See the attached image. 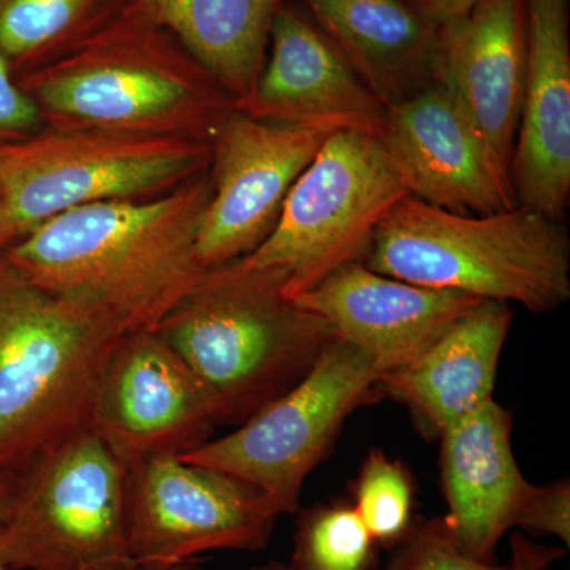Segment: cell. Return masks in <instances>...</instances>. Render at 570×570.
Listing matches in <instances>:
<instances>
[{
  "instance_id": "obj_2",
  "label": "cell",
  "mask_w": 570,
  "mask_h": 570,
  "mask_svg": "<svg viewBox=\"0 0 570 570\" xmlns=\"http://www.w3.org/2000/svg\"><path fill=\"white\" fill-rule=\"evenodd\" d=\"M45 126L212 142L234 99L171 33L119 3L75 47L18 78Z\"/></svg>"
},
{
  "instance_id": "obj_17",
  "label": "cell",
  "mask_w": 570,
  "mask_h": 570,
  "mask_svg": "<svg viewBox=\"0 0 570 570\" xmlns=\"http://www.w3.org/2000/svg\"><path fill=\"white\" fill-rule=\"evenodd\" d=\"M570 0H528V63L512 176L517 205L561 220L570 198Z\"/></svg>"
},
{
  "instance_id": "obj_12",
  "label": "cell",
  "mask_w": 570,
  "mask_h": 570,
  "mask_svg": "<svg viewBox=\"0 0 570 570\" xmlns=\"http://www.w3.org/2000/svg\"><path fill=\"white\" fill-rule=\"evenodd\" d=\"M332 134L227 112L212 138V197L195 245L205 269L239 261L268 238L292 186Z\"/></svg>"
},
{
  "instance_id": "obj_30",
  "label": "cell",
  "mask_w": 570,
  "mask_h": 570,
  "mask_svg": "<svg viewBox=\"0 0 570 570\" xmlns=\"http://www.w3.org/2000/svg\"><path fill=\"white\" fill-rule=\"evenodd\" d=\"M14 483H17V475H0V520L6 517L7 510H9Z\"/></svg>"
},
{
  "instance_id": "obj_8",
  "label": "cell",
  "mask_w": 570,
  "mask_h": 570,
  "mask_svg": "<svg viewBox=\"0 0 570 570\" xmlns=\"http://www.w3.org/2000/svg\"><path fill=\"white\" fill-rule=\"evenodd\" d=\"M126 468L91 430L17 474L0 520L10 570H135L126 530Z\"/></svg>"
},
{
  "instance_id": "obj_21",
  "label": "cell",
  "mask_w": 570,
  "mask_h": 570,
  "mask_svg": "<svg viewBox=\"0 0 570 570\" xmlns=\"http://www.w3.org/2000/svg\"><path fill=\"white\" fill-rule=\"evenodd\" d=\"M165 29L219 82L245 100L265 66L273 21L284 0H121Z\"/></svg>"
},
{
  "instance_id": "obj_4",
  "label": "cell",
  "mask_w": 570,
  "mask_h": 570,
  "mask_svg": "<svg viewBox=\"0 0 570 570\" xmlns=\"http://www.w3.org/2000/svg\"><path fill=\"white\" fill-rule=\"evenodd\" d=\"M154 330L209 390L223 426L294 389L336 337L285 294L279 272L238 261L208 269Z\"/></svg>"
},
{
  "instance_id": "obj_34",
  "label": "cell",
  "mask_w": 570,
  "mask_h": 570,
  "mask_svg": "<svg viewBox=\"0 0 570 570\" xmlns=\"http://www.w3.org/2000/svg\"><path fill=\"white\" fill-rule=\"evenodd\" d=\"M0 570H10V569H7L6 566L0 564Z\"/></svg>"
},
{
  "instance_id": "obj_5",
  "label": "cell",
  "mask_w": 570,
  "mask_h": 570,
  "mask_svg": "<svg viewBox=\"0 0 570 570\" xmlns=\"http://www.w3.org/2000/svg\"><path fill=\"white\" fill-rule=\"evenodd\" d=\"M363 264L403 283L531 313H550L570 298L568 232L523 206L475 216L404 198L377 225Z\"/></svg>"
},
{
  "instance_id": "obj_32",
  "label": "cell",
  "mask_w": 570,
  "mask_h": 570,
  "mask_svg": "<svg viewBox=\"0 0 570 570\" xmlns=\"http://www.w3.org/2000/svg\"><path fill=\"white\" fill-rule=\"evenodd\" d=\"M135 570H205V569L198 568L197 564H194V562L190 561V562H184V564L175 566V568H168V569L137 568Z\"/></svg>"
},
{
  "instance_id": "obj_27",
  "label": "cell",
  "mask_w": 570,
  "mask_h": 570,
  "mask_svg": "<svg viewBox=\"0 0 570 570\" xmlns=\"http://www.w3.org/2000/svg\"><path fill=\"white\" fill-rule=\"evenodd\" d=\"M11 66L0 55V141L21 140L45 126L39 108L11 73Z\"/></svg>"
},
{
  "instance_id": "obj_13",
  "label": "cell",
  "mask_w": 570,
  "mask_h": 570,
  "mask_svg": "<svg viewBox=\"0 0 570 570\" xmlns=\"http://www.w3.org/2000/svg\"><path fill=\"white\" fill-rule=\"evenodd\" d=\"M527 63L528 0H478L463 17L439 26L433 82L459 104L512 190Z\"/></svg>"
},
{
  "instance_id": "obj_14",
  "label": "cell",
  "mask_w": 570,
  "mask_h": 570,
  "mask_svg": "<svg viewBox=\"0 0 570 570\" xmlns=\"http://www.w3.org/2000/svg\"><path fill=\"white\" fill-rule=\"evenodd\" d=\"M268 45V62L236 110L258 121L384 140L389 108L307 14L284 2Z\"/></svg>"
},
{
  "instance_id": "obj_10",
  "label": "cell",
  "mask_w": 570,
  "mask_h": 570,
  "mask_svg": "<svg viewBox=\"0 0 570 570\" xmlns=\"http://www.w3.org/2000/svg\"><path fill=\"white\" fill-rule=\"evenodd\" d=\"M279 515L258 487L181 456L127 471V542L137 568H175L214 550H264Z\"/></svg>"
},
{
  "instance_id": "obj_23",
  "label": "cell",
  "mask_w": 570,
  "mask_h": 570,
  "mask_svg": "<svg viewBox=\"0 0 570 570\" xmlns=\"http://www.w3.org/2000/svg\"><path fill=\"white\" fill-rule=\"evenodd\" d=\"M376 547L352 502L317 504L299 513L291 566L295 570H371Z\"/></svg>"
},
{
  "instance_id": "obj_19",
  "label": "cell",
  "mask_w": 570,
  "mask_h": 570,
  "mask_svg": "<svg viewBox=\"0 0 570 570\" xmlns=\"http://www.w3.org/2000/svg\"><path fill=\"white\" fill-rule=\"evenodd\" d=\"M512 322L508 303L482 299L415 362L382 376V395L406 406L423 436H441L445 428L493 397Z\"/></svg>"
},
{
  "instance_id": "obj_7",
  "label": "cell",
  "mask_w": 570,
  "mask_h": 570,
  "mask_svg": "<svg viewBox=\"0 0 570 570\" xmlns=\"http://www.w3.org/2000/svg\"><path fill=\"white\" fill-rule=\"evenodd\" d=\"M407 197L384 142L332 134L292 186L272 234L238 262L279 272L287 296L305 294L341 266L363 262L377 225Z\"/></svg>"
},
{
  "instance_id": "obj_28",
  "label": "cell",
  "mask_w": 570,
  "mask_h": 570,
  "mask_svg": "<svg viewBox=\"0 0 570 570\" xmlns=\"http://www.w3.org/2000/svg\"><path fill=\"white\" fill-rule=\"evenodd\" d=\"M509 543L512 550V570H547L566 554L564 549L539 546L520 532H513Z\"/></svg>"
},
{
  "instance_id": "obj_20",
  "label": "cell",
  "mask_w": 570,
  "mask_h": 570,
  "mask_svg": "<svg viewBox=\"0 0 570 570\" xmlns=\"http://www.w3.org/2000/svg\"><path fill=\"white\" fill-rule=\"evenodd\" d=\"M307 17L385 107L433 82L439 26L409 0H302Z\"/></svg>"
},
{
  "instance_id": "obj_33",
  "label": "cell",
  "mask_w": 570,
  "mask_h": 570,
  "mask_svg": "<svg viewBox=\"0 0 570 570\" xmlns=\"http://www.w3.org/2000/svg\"><path fill=\"white\" fill-rule=\"evenodd\" d=\"M0 249H3V238H2V209H0Z\"/></svg>"
},
{
  "instance_id": "obj_18",
  "label": "cell",
  "mask_w": 570,
  "mask_h": 570,
  "mask_svg": "<svg viewBox=\"0 0 570 570\" xmlns=\"http://www.w3.org/2000/svg\"><path fill=\"white\" fill-rule=\"evenodd\" d=\"M512 425V411L491 397L439 436L442 521L455 546L479 561L494 562L499 540L517 528L534 487L513 455Z\"/></svg>"
},
{
  "instance_id": "obj_9",
  "label": "cell",
  "mask_w": 570,
  "mask_h": 570,
  "mask_svg": "<svg viewBox=\"0 0 570 570\" xmlns=\"http://www.w3.org/2000/svg\"><path fill=\"white\" fill-rule=\"evenodd\" d=\"M382 376L365 352L336 336L294 389L181 459L247 480L281 515L298 512L307 475L328 455L348 415L384 396Z\"/></svg>"
},
{
  "instance_id": "obj_24",
  "label": "cell",
  "mask_w": 570,
  "mask_h": 570,
  "mask_svg": "<svg viewBox=\"0 0 570 570\" xmlns=\"http://www.w3.org/2000/svg\"><path fill=\"white\" fill-rule=\"evenodd\" d=\"M352 504L377 546H397L414 524L415 483L400 460L371 449L352 489Z\"/></svg>"
},
{
  "instance_id": "obj_22",
  "label": "cell",
  "mask_w": 570,
  "mask_h": 570,
  "mask_svg": "<svg viewBox=\"0 0 570 570\" xmlns=\"http://www.w3.org/2000/svg\"><path fill=\"white\" fill-rule=\"evenodd\" d=\"M121 0H0V55L11 69L43 66L89 36Z\"/></svg>"
},
{
  "instance_id": "obj_25",
  "label": "cell",
  "mask_w": 570,
  "mask_h": 570,
  "mask_svg": "<svg viewBox=\"0 0 570 570\" xmlns=\"http://www.w3.org/2000/svg\"><path fill=\"white\" fill-rule=\"evenodd\" d=\"M397 546L384 570H512L468 557L450 538L442 519L417 521Z\"/></svg>"
},
{
  "instance_id": "obj_6",
  "label": "cell",
  "mask_w": 570,
  "mask_h": 570,
  "mask_svg": "<svg viewBox=\"0 0 570 570\" xmlns=\"http://www.w3.org/2000/svg\"><path fill=\"white\" fill-rule=\"evenodd\" d=\"M209 160V141L75 127L0 141L3 249L69 209L171 193Z\"/></svg>"
},
{
  "instance_id": "obj_16",
  "label": "cell",
  "mask_w": 570,
  "mask_h": 570,
  "mask_svg": "<svg viewBox=\"0 0 570 570\" xmlns=\"http://www.w3.org/2000/svg\"><path fill=\"white\" fill-rule=\"evenodd\" d=\"M325 318L340 340L365 352L382 374L411 365L482 299L379 275L351 262L316 287L291 296Z\"/></svg>"
},
{
  "instance_id": "obj_3",
  "label": "cell",
  "mask_w": 570,
  "mask_h": 570,
  "mask_svg": "<svg viewBox=\"0 0 570 570\" xmlns=\"http://www.w3.org/2000/svg\"><path fill=\"white\" fill-rule=\"evenodd\" d=\"M126 328L97 303L32 283L0 249V475H17L91 426Z\"/></svg>"
},
{
  "instance_id": "obj_1",
  "label": "cell",
  "mask_w": 570,
  "mask_h": 570,
  "mask_svg": "<svg viewBox=\"0 0 570 570\" xmlns=\"http://www.w3.org/2000/svg\"><path fill=\"white\" fill-rule=\"evenodd\" d=\"M208 171L149 200L102 202L51 217L2 249L32 283L102 306L127 332L154 330L197 285Z\"/></svg>"
},
{
  "instance_id": "obj_15",
  "label": "cell",
  "mask_w": 570,
  "mask_h": 570,
  "mask_svg": "<svg viewBox=\"0 0 570 570\" xmlns=\"http://www.w3.org/2000/svg\"><path fill=\"white\" fill-rule=\"evenodd\" d=\"M382 142L403 171L411 197L423 204L475 216L519 206L474 127L438 82L389 107Z\"/></svg>"
},
{
  "instance_id": "obj_31",
  "label": "cell",
  "mask_w": 570,
  "mask_h": 570,
  "mask_svg": "<svg viewBox=\"0 0 570 570\" xmlns=\"http://www.w3.org/2000/svg\"><path fill=\"white\" fill-rule=\"evenodd\" d=\"M250 570H295L291 564H284L281 561H269L264 566H258V568H254Z\"/></svg>"
},
{
  "instance_id": "obj_11",
  "label": "cell",
  "mask_w": 570,
  "mask_h": 570,
  "mask_svg": "<svg viewBox=\"0 0 570 570\" xmlns=\"http://www.w3.org/2000/svg\"><path fill=\"white\" fill-rule=\"evenodd\" d=\"M220 411L156 330L126 333L105 366L89 430L126 471L212 441Z\"/></svg>"
},
{
  "instance_id": "obj_29",
  "label": "cell",
  "mask_w": 570,
  "mask_h": 570,
  "mask_svg": "<svg viewBox=\"0 0 570 570\" xmlns=\"http://www.w3.org/2000/svg\"><path fill=\"white\" fill-rule=\"evenodd\" d=\"M409 2L420 13L425 14L428 20L436 26H442L466 14L478 0H409Z\"/></svg>"
},
{
  "instance_id": "obj_26",
  "label": "cell",
  "mask_w": 570,
  "mask_h": 570,
  "mask_svg": "<svg viewBox=\"0 0 570 570\" xmlns=\"http://www.w3.org/2000/svg\"><path fill=\"white\" fill-rule=\"evenodd\" d=\"M517 528L534 534L554 535L570 546V482L569 479L532 487L521 509Z\"/></svg>"
}]
</instances>
